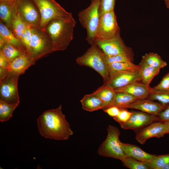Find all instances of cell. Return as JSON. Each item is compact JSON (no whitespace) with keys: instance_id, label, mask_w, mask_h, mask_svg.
Instances as JSON below:
<instances>
[{"instance_id":"7402d4cb","label":"cell","mask_w":169,"mask_h":169,"mask_svg":"<svg viewBox=\"0 0 169 169\" xmlns=\"http://www.w3.org/2000/svg\"><path fill=\"white\" fill-rule=\"evenodd\" d=\"M83 109L89 112L103 110L104 104L100 99L94 93L85 95L80 100Z\"/></svg>"},{"instance_id":"52a82bcc","label":"cell","mask_w":169,"mask_h":169,"mask_svg":"<svg viewBox=\"0 0 169 169\" xmlns=\"http://www.w3.org/2000/svg\"><path fill=\"white\" fill-rule=\"evenodd\" d=\"M41 16L39 27L45 29L48 23L55 19H63L72 15L55 0H32Z\"/></svg>"},{"instance_id":"ac0fdd59","label":"cell","mask_w":169,"mask_h":169,"mask_svg":"<svg viewBox=\"0 0 169 169\" xmlns=\"http://www.w3.org/2000/svg\"><path fill=\"white\" fill-rule=\"evenodd\" d=\"M121 146L127 156H130L140 161L148 162L156 155L146 152L136 145L121 142Z\"/></svg>"},{"instance_id":"603a6c76","label":"cell","mask_w":169,"mask_h":169,"mask_svg":"<svg viewBox=\"0 0 169 169\" xmlns=\"http://www.w3.org/2000/svg\"><path fill=\"white\" fill-rule=\"evenodd\" d=\"M139 65L141 82L149 85L154 78L159 74L160 70L149 66L142 60Z\"/></svg>"},{"instance_id":"7a4b0ae2","label":"cell","mask_w":169,"mask_h":169,"mask_svg":"<svg viewBox=\"0 0 169 169\" xmlns=\"http://www.w3.org/2000/svg\"><path fill=\"white\" fill-rule=\"evenodd\" d=\"M76 21L72 15L63 19L50 21L45 29L52 45V51L66 49L73 39L74 30Z\"/></svg>"},{"instance_id":"4316f807","label":"cell","mask_w":169,"mask_h":169,"mask_svg":"<svg viewBox=\"0 0 169 169\" xmlns=\"http://www.w3.org/2000/svg\"><path fill=\"white\" fill-rule=\"evenodd\" d=\"M141 60L149 66L160 70L167 65L159 55L153 53L145 54L142 56Z\"/></svg>"},{"instance_id":"8fae6325","label":"cell","mask_w":169,"mask_h":169,"mask_svg":"<svg viewBox=\"0 0 169 169\" xmlns=\"http://www.w3.org/2000/svg\"><path fill=\"white\" fill-rule=\"evenodd\" d=\"M17 13L26 24L39 27L41 16L32 0H15Z\"/></svg>"},{"instance_id":"f546056e","label":"cell","mask_w":169,"mask_h":169,"mask_svg":"<svg viewBox=\"0 0 169 169\" xmlns=\"http://www.w3.org/2000/svg\"><path fill=\"white\" fill-rule=\"evenodd\" d=\"M147 99L157 100L163 105H169V90L150 91Z\"/></svg>"},{"instance_id":"e575fe53","label":"cell","mask_w":169,"mask_h":169,"mask_svg":"<svg viewBox=\"0 0 169 169\" xmlns=\"http://www.w3.org/2000/svg\"><path fill=\"white\" fill-rule=\"evenodd\" d=\"M32 34L31 26L26 24L25 29L22 33L20 39L21 41L25 48L26 51L31 38Z\"/></svg>"},{"instance_id":"30bf717a","label":"cell","mask_w":169,"mask_h":169,"mask_svg":"<svg viewBox=\"0 0 169 169\" xmlns=\"http://www.w3.org/2000/svg\"><path fill=\"white\" fill-rule=\"evenodd\" d=\"M95 43L108 56L125 54L133 57L132 49L125 45L120 33L104 40L95 41Z\"/></svg>"},{"instance_id":"ee69618b","label":"cell","mask_w":169,"mask_h":169,"mask_svg":"<svg viewBox=\"0 0 169 169\" xmlns=\"http://www.w3.org/2000/svg\"><path fill=\"white\" fill-rule=\"evenodd\" d=\"M162 169H169V162Z\"/></svg>"},{"instance_id":"f1b7e54d","label":"cell","mask_w":169,"mask_h":169,"mask_svg":"<svg viewBox=\"0 0 169 169\" xmlns=\"http://www.w3.org/2000/svg\"><path fill=\"white\" fill-rule=\"evenodd\" d=\"M123 165L130 169H152L149 163L127 156L121 160Z\"/></svg>"},{"instance_id":"2e32d148","label":"cell","mask_w":169,"mask_h":169,"mask_svg":"<svg viewBox=\"0 0 169 169\" xmlns=\"http://www.w3.org/2000/svg\"><path fill=\"white\" fill-rule=\"evenodd\" d=\"M150 87L141 81L133 82L123 87L115 90L116 92L129 93L138 100L147 99L150 92Z\"/></svg>"},{"instance_id":"5bb4252c","label":"cell","mask_w":169,"mask_h":169,"mask_svg":"<svg viewBox=\"0 0 169 169\" xmlns=\"http://www.w3.org/2000/svg\"><path fill=\"white\" fill-rule=\"evenodd\" d=\"M110 72L109 79L108 81L104 84L115 90L123 87L134 82L141 81L139 71L135 73L123 72Z\"/></svg>"},{"instance_id":"d4e9b609","label":"cell","mask_w":169,"mask_h":169,"mask_svg":"<svg viewBox=\"0 0 169 169\" xmlns=\"http://www.w3.org/2000/svg\"><path fill=\"white\" fill-rule=\"evenodd\" d=\"M138 100L136 97L128 93L117 92L112 106L121 108H126L130 104Z\"/></svg>"},{"instance_id":"44dd1931","label":"cell","mask_w":169,"mask_h":169,"mask_svg":"<svg viewBox=\"0 0 169 169\" xmlns=\"http://www.w3.org/2000/svg\"><path fill=\"white\" fill-rule=\"evenodd\" d=\"M0 37H2L6 42L15 46L22 54L27 53L21 41L14 35L10 29L1 21Z\"/></svg>"},{"instance_id":"8992f818","label":"cell","mask_w":169,"mask_h":169,"mask_svg":"<svg viewBox=\"0 0 169 169\" xmlns=\"http://www.w3.org/2000/svg\"><path fill=\"white\" fill-rule=\"evenodd\" d=\"M100 0H91L90 5L78 13L79 21L87 32L86 40L91 45L95 43V38L99 23Z\"/></svg>"},{"instance_id":"9c48e42d","label":"cell","mask_w":169,"mask_h":169,"mask_svg":"<svg viewBox=\"0 0 169 169\" xmlns=\"http://www.w3.org/2000/svg\"><path fill=\"white\" fill-rule=\"evenodd\" d=\"M20 74L9 71L0 79V99L9 104L20 102L18 84Z\"/></svg>"},{"instance_id":"d6986e66","label":"cell","mask_w":169,"mask_h":169,"mask_svg":"<svg viewBox=\"0 0 169 169\" xmlns=\"http://www.w3.org/2000/svg\"><path fill=\"white\" fill-rule=\"evenodd\" d=\"M17 13L15 2L13 3L0 2V21L11 30L12 23Z\"/></svg>"},{"instance_id":"6da1fadb","label":"cell","mask_w":169,"mask_h":169,"mask_svg":"<svg viewBox=\"0 0 169 169\" xmlns=\"http://www.w3.org/2000/svg\"><path fill=\"white\" fill-rule=\"evenodd\" d=\"M62 105L44 111L37 118L38 131L43 137L57 140H66L73 134L70 125L62 111Z\"/></svg>"},{"instance_id":"ba28073f","label":"cell","mask_w":169,"mask_h":169,"mask_svg":"<svg viewBox=\"0 0 169 169\" xmlns=\"http://www.w3.org/2000/svg\"><path fill=\"white\" fill-rule=\"evenodd\" d=\"M119 33H120V28L114 9L100 16L95 42L108 39Z\"/></svg>"},{"instance_id":"836d02e7","label":"cell","mask_w":169,"mask_h":169,"mask_svg":"<svg viewBox=\"0 0 169 169\" xmlns=\"http://www.w3.org/2000/svg\"><path fill=\"white\" fill-rule=\"evenodd\" d=\"M115 0H100L99 12L100 16L103 13L114 9Z\"/></svg>"},{"instance_id":"d590c367","label":"cell","mask_w":169,"mask_h":169,"mask_svg":"<svg viewBox=\"0 0 169 169\" xmlns=\"http://www.w3.org/2000/svg\"><path fill=\"white\" fill-rule=\"evenodd\" d=\"M132 113V111H129L126 108H121L118 115L113 118L119 124L124 123L129 120Z\"/></svg>"},{"instance_id":"9a60e30c","label":"cell","mask_w":169,"mask_h":169,"mask_svg":"<svg viewBox=\"0 0 169 169\" xmlns=\"http://www.w3.org/2000/svg\"><path fill=\"white\" fill-rule=\"evenodd\" d=\"M169 105H163L160 103L146 99L137 100L129 105L127 109H136L149 114L157 116Z\"/></svg>"},{"instance_id":"1f68e13d","label":"cell","mask_w":169,"mask_h":169,"mask_svg":"<svg viewBox=\"0 0 169 169\" xmlns=\"http://www.w3.org/2000/svg\"><path fill=\"white\" fill-rule=\"evenodd\" d=\"M148 162L152 169H162L169 162V154L156 155Z\"/></svg>"},{"instance_id":"b9f144b4","label":"cell","mask_w":169,"mask_h":169,"mask_svg":"<svg viewBox=\"0 0 169 169\" xmlns=\"http://www.w3.org/2000/svg\"><path fill=\"white\" fill-rule=\"evenodd\" d=\"M164 1L166 7L169 9V0H164Z\"/></svg>"},{"instance_id":"4fadbf2b","label":"cell","mask_w":169,"mask_h":169,"mask_svg":"<svg viewBox=\"0 0 169 169\" xmlns=\"http://www.w3.org/2000/svg\"><path fill=\"white\" fill-rule=\"evenodd\" d=\"M166 134H168V131L164 123L156 121L137 131L136 139L139 143L143 145L150 138L162 137Z\"/></svg>"},{"instance_id":"cb8c5ba5","label":"cell","mask_w":169,"mask_h":169,"mask_svg":"<svg viewBox=\"0 0 169 169\" xmlns=\"http://www.w3.org/2000/svg\"><path fill=\"white\" fill-rule=\"evenodd\" d=\"M110 72L135 73L139 71L140 67L133 62H114L107 64Z\"/></svg>"},{"instance_id":"ffe728a7","label":"cell","mask_w":169,"mask_h":169,"mask_svg":"<svg viewBox=\"0 0 169 169\" xmlns=\"http://www.w3.org/2000/svg\"><path fill=\"white\" fill-rule=\"evenodd\" d=\"M93 93L103 102L104 105L103 109L111 106L117 93L115 90L105 84Z\"/></svg>"},{"instance_id":"f35d334b","label":"cell","mask_w":169,"mask_h":169,"mask_svg":"<svg viewBox=\"0 0 169 169\" xmlns=\"http://www.w3.org/2000/svg\"><path fill=\"white\" fill-rule=\"evenodd\" d=\"M121 109L115 106H112L103 110L104 111L113 118L117 116Z\"/></svg>"},{"instance_id":"5b68a950","label":"cell","mask_w":169,"mask_h":169,"mask_svg":"<svg viewBox=\"0 0 169 169\" xmlns=\"http://www.w3.org/2000/svg\"><path fill=\"white\" fill-rule=\"evenodd\" d=\"M31 26L32 36L27 52L35 62L52 52V45L45 29L38 26Z\"/></svg>"},{"instance_id":"484cf974","label":"cell","mask_w":169,"mask_h":169,"mask_svg":"<svg viewBox=\"0 0 169 169\" xmlns=\"http://www.w3.org/2000/svg\"><path fill=\"white\" fill-rule=\"evenodd\" d=\"M0 53L4 56L9 63L23 54L15 46L5 41L0 44Z\"/></svg>"},{"instance_id":"83f0119b","label":"cell","mask_w":169,"mask_h":169,"mask_svg":"<svg viewBox=\"0 0 169 169\" xmlns=\"http://www.w3.org/2000/svg\"><path fill=\"white\" fill-rule=\"evenodd\" d=\"M19 103L9 104L0 99V121L3 122L9 120Z\"/></svg>"},{"instance_id":"4dcf8cb0","label":"cell","mask_w":169,"mask_h":169,"mask_svg":"<svg viewBox=\"0 0 169 169\" xmlns=\"http://www.w3.org/2000/svg\"><path fill=\"white\" fill-rule=\"evenodd\" d=\"M26 26V24L17 13L12 23L11 30L14 35L20 40L21 36L25 30Z\"/></svg>"},{"instance_id":"74e56055","label":"cell","mask_w":169,"mask_h":169,"mask_svg":"<svg viewBox=\"0 0 169 169\" xmlns=\"http://www.w3.org/2000/svg\"><path fill=\"white\" fill-rule=\"evenodd\" d=\"M157 121H169V105L156 116Z\"/></svg>"},{"instance_id":"d6a6232c","label":"cell","mask_w":169,"mask_h":169,"mask_svg":"<svg viewBox=\"0 0 169 169\" xmlns=\"http://www.w3.org/2000/svg\"><path fill=\"white\" fill-rule=\"evenodd\" d=\"M105 60L107 64L114 62H133V57L125 54L109 56L104 53Z\"/></svg>"},{"instance_id":"60d3db41","label":"cell","mask_w":169,"mask_h":169,"mask_svg":"<svg viewBox=\"0 0 169 169\" xmlns=\"http://www.w3.org/2000/svg\"><path fill=\"white\" fill-rule=\"evenodd\" d=\"M166 125L168 131V133H169V121L163 122Z\"/></svg>"},{"instance_id":"ab89813d","label":"cell","mask_w":169,"mask_h":169,"mask_svg":"<svg viewBox=\"0 0 169 169\" xmlns=\"http://www.w3.org/2000/svg\"><path fill=\"white\" fill-rule=\"evenodd\" d=\"M9 62L3 55L0 53V68L9 70Z\"/></svg>"},{"instance_id":"f6af8a7d","label":"cell","mask_w":169,"mask_h":169,"mask_svg":"<svg viewBox=\"0 0 169 169\" xmlns=\"http://www.w3.org/2000/svg\"><path fill=\"white\" fill-rule=\"evenodd\" d=\"M15 0H12V1L13 2Z\"/></svg>"},{"instance_id":"7c38bea8","label":"cell","mask_w":169,"mask_h":169,"mask_svg":"<svg viewBox=\"0 0 169 169\" xmlns=\"http://www.w3.org/2000/svg\"><path fill=\"white\" fill-rule=\"evenodd\" d=\"M132 113L126 122L120 124L121 128L131 129L137 132L149 124L157 121L156 116L142 111H132Z\"/></svg>"},{"instance_id":"e0dca14e","label":"cell","mask_w":169,"mask_h":169,"mask_svg":"<svg viewBox=\"0 0 169 169\" xmlns=\"http://www.w3.org/2000/svg\"><path fill=\"white\" fill-rule=\"evenodd\" d=\"M35 63L27 53L23 54L9 63V70L20 75Z\"/></svg>"},{"instance_id":"277c9868","label":"cell","mask_w":169,"mask_h":169,"mask_svg":"<svg viewBox=\"0 0 169 169\" xmlns=\"http://www.w3.org/2000/svg\"><path fill=\"white\" fill-rule=\"evenodd\" d=\"M107 131L106 137L98 148V153L100 156L121 161L127 156L119 140L120 131L118 128L111 125L108 126Z\"/></svg>"},{"instance_id":"8d00e7d4","label":"cell","mask_w":169,"mask_h":169,"mask_svg":"<svg viewBox=\"0 0 169 169\" xmlns=\"http://www.w3.org/2000/svg\"><path fill=\"white\" fill-rule=\"evenodd\" d=\"M150 91L162 90H169V73L166 74L157 85L150 87Z\"/></svg>"},{"instance_id":"7bdbcfd3","label":"cell","mask_w":169,"mask_h":169,"mask_svg":"<svg viewBox=\"0 0 169 169\" xmlns=\"http://www.w3.org/2000/svg\"><path fill=\"white\" fill-rule=\"evenodd\" d=\"M0 2L5 3H13L12 0H0Z\"/></svg>"},{"instance_id":"3957f363","label":"cell","mask_w":169,"mask_h":169,"mask_svg":"<svg viewBox=\"0 0 169 169\" xmlns=\"http://www.w3.org/2000/svg\"><path fill=\"white\" fill-rule=\"evenodd\" d=\"M81 66L90 67L98 72L102 77L104 83L109 80L110 72L104 56V53L95 43L82 55L76 59Z\"/></svg>"}]
</instances>
